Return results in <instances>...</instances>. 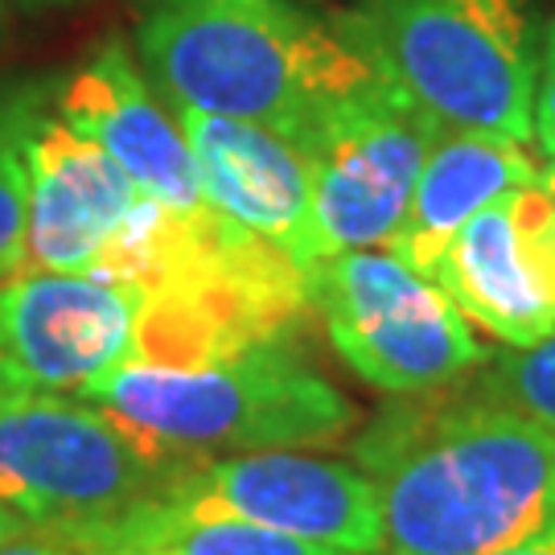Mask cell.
<instances>
[{
	"mask_svg": "<svg viewBox=\"0 0 555 555\" xmlns=\"http://www.w3.org/2000/svg\"><path fill=\"white\" fill-rule=\"evenodd\" d=\"M378 555H502L555 531V440L486 399L387 408L354 440Z\"/></svg>",
	"mask_w": 555,
	"mask_h": 555,
	"instance_id": "cell-1",
	"label": "cell"
},
{
	"mask_svg": "<svg viewBox=\"0 0 555 555\" xmlns=\"http://www.w3.org/2000/svg\"><path fill=\"white\" fill-rule=\"evenodd\" d=\"M137 62L173 116L243 119L293 144L378 75L354 17L325 25L293 0H140Z\"/></svg>",
	"mask_w": 555,
	"mask_h": 555,
	"instance_id": "cell-2",
	"label": "cell"
},
{
	"mask_svg": "<svg viewBox=\"0 0 555 555\" xmlns=\"http://www.w3.org/2000/svg\"><path fill=\"white\" fill-rule=\"evenodd\" d=\"M79 399L103 408L165 461L300 449L346 437L354 403L288 341H256L194 366L124 362Z\"/></svg>",
	"mask_w": 555,
	"mask_h": 555,
	"instance_id": "cell-3",
	"label": "cell"
},
{
	"mask_svg": "<svg viewBox=\"0 0 555 555\" xmlns=\"http://www.w3.org/2000/svg\"><path fill=\"white\" fill-rule=\"evenodd\" d=\"M354 25L440 128L535 144L531 0H362Z\"/></svg>",
	"mask_w": 555,
	"mask_h": 555,
	"instance_id": "cell-4",
	"label": "cell"
},
{
	"mask_svg": "<svg viewBox=\"0 0 555 555\" xmlns=\"http://www.w3.org/2000/svg\"><path fill=\"white\" fill-rule=\"evenodd\" d=\"M173 465L79 396L21 391L0 403V506L29 535L62 543L128 515Z\"/></svg>",
	"mask_w": 555,
	"mask_h": 555,
	"instance_id": "cell-5",
	"label": "cell"
},
{
	"mask_svg": "<svg viewBox=\"0 0 555 555\" xmlns=\"http://www.w3.org/2000/svg\"><path fill=\"white\" fill-rule=\"evenodd\" d=\"M309 305L341 362L391 396L437 391L490 358L453 300L387 247L330 256Z\"/></svg>",
	"mask_w": 555,
	"mask_h": 555,
	"instance_id": "cell-6",
	"label": "cell"
},
{
	"mask_svg": "<svg viewBox=\"0 0 555 555\" xmlns=\"http://www.w3.org/2000/svg\"><path fill=\"white\" fill-rule=\"evenodd\" d=\"M437 137V119L378 66L375 79L297 140L330 256L375 251L396 238Z\"/></svg>",
	"mask_w": 555,
	"mask_h": 555,
	"instance_id": "cell-7",
	"label": "cell"
},
{
	"mask_svg": "<svg viewBox=\"0 0 555 555\" xmlns=\"http://www.w3.org/2000/svg\"><path fill=\"white\" fill-rule=\"evenodd\" d=\"M153 498L181 515L238 518L334 552L378 555L383 547L371 477L297 449L178 461Z\"/></svg>",
	"mask_w": 555,
	"mask_h": 555,
	"instance_id": "cell-8",
	"label": "cell"
},
{
	"mask_svg": "<svg viewBox=\"0 0 555 555\" xmlns=\"http://www.w3.org/2000/svg\"><path fill=\"white\" fill-rule=\"evenodd\" d=\"M29 227L25 272H82L107 280L153 198L95 140L54 112H34L25 132Z\"/></svg>",
	"mask_w": 555,
	"mask_h": 555,
	"instance_id": "cell-9",
	"label": "cell"
},
{
	"mask_svg": "<svg viewBox=\"0 0 555 555\" xmlns=\"http://www.w3.org/2000/svg\"><path fill=\"white\" fill-rule=\"evenodd\" d=\"M137 288L82 272H21L0 284V346L29 391L79 396L137 358Z\"/></svg>",
	"mask_w": 555,
	"mask_h": 555,
	"instance_id": "cell-10",
	"label": "cell"
},
{
	"mask_svg": "<svg viewBox=\"0 0 555 555\" xmlns=\"http://www.w3.org/2000/svg\"><path fill=\"white\" fill-rule=\"evenodd\" d=\"M59 116L95 140L140 194L165 206L173 219L190 227H219L181 119L153 91L137 54L119 38L100 46L66 79Z\"/></svg>",
	"mask_w": 555,
	"mask_h": 555,
	"instance_id": "cell-11",
	"label": "cell"
},
{
	"mask_svg": "<svg viewBox=\"0 0 555 555\" xmlns=\"http://www.w3.org/2000/svg\"><path fill=\"white\" fill-rule=\"evenodd\" d=\"M178 119L198 160L210 210L235 231L272 247L297 268L305 284H313L330 247L313 215L305 153L288 137L243 119L202 112H181Z\"/></svg>",
	"mask_w": 555,
	"mask_h": 555,
	"instance_id": "cell-12",
	"label": "cell"
},
{
	"mask_svg": "<svg viewBox=\"0 0 555 555\" xmlns=\"http://www.w3.org/2000/svg\"><path fill=\"white\" fill-rule=\"evenodd\" d=\"M428 280L502 346H535L555 330V297L539 272L518 215V190L465 222Z\"/></svg>",
	"mask_w": 555,
	"mask_h": 555,
	"instance_id": "cell-13",
	"label": "cell"
},
{
	"mask_svg": "<svg viewBox=\"0 0 555 555\" xmlns=\"http://www.w3.org/2000/svg\"><path fill=\"white\" fill-rule=\"evenodd\" d=\"M539 181V160L531 144L494 132H453L440 128L433 153L420 169V181L408 202V215L399 222L387 251L416 268L420 276L433 272L449 238L486 210L490 202L527 190Z\"/></svg>",
	"mask_w": 555,
	"mask_h": 555,
	"instance_id": "cell-14",
	"label": "cell"
},
{
	"mask_svg": "<svg viewBox=\"0 0 555 555\" xmlns=\"http://www.w3.org/2000/svg\"><path fill=\"white\" fill-rule=\"evenodd\" d=\"M62 547L79 555H350L280 531H263L238 518L181 515L157 498L140 502L112 522L62 539Z\"/></svg>",
	"mask_w": 555,
	"mask_h": 555,
	"instance_id": "cell-15",
	"label": "cell"
},
{
	"mask_svg": "<svg viewBox=\"0 0 555 555\" xmlns=\"http://www.w3.org/2000/svg\"><path fill=\"white\" fill-rule=\"evenodd\" d=\"M481 366L469 396L527 416L555 440V330L535 346H506Z\"/></svg>",
	"mask_w": 555,
	"mask_h": 555,
	"instance_id": "cell-16",
	"label": "cell"
},
{
	"mask_svg": "<svg viewBox=\"0 0 555 555\" xmlns=\"http://www.w3.org/2000/svg\"><path fill=\"white\" fill-rule=\"evenodd\" d=\"M34 112H38L34 100L0 103V284L25 272V227H29L25 132Z\"/></svg>",
	"mask_w": 555,
	"mask_h": 555,
	"instance_id": "cell-17",
	"label": "cell"
},
{
	"mask_svg": "<svg viewBox=\"0 0 555 555\" xmlns=\"http://www.w3.org/2000/svg\"><path fill=\"white\" fill-rule=\"evenodd\" d=\"M518 215H522V231H527V243H531V256H535L539 272L547 280L555 297V202L543 198L539 185H527L518 190Z\"/></svg>",
	"mask_w": 555,
	"mask_h": 555,
	"instance_id": "cell-18",
	"label": "cell"
},
{
	"mask_svg": "<svg viewBox=\"0 0 555 555\" xmlns=\"http://www.w3.org/2000/svg\"><path fill=\"white\" fill-rule=\"evenodd\" d=\"M535 149L555 157V21L539 41V79H535Z\"/></svg>",
	"mask_w": 555,
	"mask_h": 555,
	"instance_id": "cell-19",
	"label": "cell"
},
{
	"mask_svg": "<svg viewBox=\"0 0 555 555\" xmlns=\"http://www.w3.org/2000/svg\"><path fill=\"white\" fill-rule=\"evenodd\" d=\"M0 555H79V552L62 547V543H54V539H41V535H29V531H25V535L0 543Z\"/></svg>",
	"mask_w": 555,
	"mask_h": 555,
	"instance_id": "cell-20",
	"label": "cell"
},
{
	"mask_svg": "<svg viewBox=\"0 0 555 555\" xmlns=\"http://www.w3.org/2000/svg\"><path fill=\"white\" fill-rule=\"evenodd\" d=\"M21 391H29V387H25V378L17 375V366H13L9 350L0 346V403H9V399L21 396Z\"/></svg>",
	"mask_w": 555,
	"mask_h": 555,
	"instance_id": "cell-21",
	"label": "cell"
},
{
	"mask_svg": "<svg viewBox=\"0 0 555 555\" xmlns=\"http://www.w3.org/2000/svg\"><path fill=\"white\" fill-rule=\"evenodd\" d=\"M502 555H555V531L527 539V543H518V547H511V552H502Z\"/></svg>",
	"mask_w": 555,
	"mask_h": 555,
	"instance_id": "cell-22",
	"label": "cell"
},
{
	"mask_svg": "<svg viewBox=\"0 0 555 555\" xmlns=\"http://www.w3.org/2000/svg\"><path fill=\"white\" fill-rule=\"evenodd\" d=\"M539 190H543V198L555 202V157H547V165H539Z\"/></svg>",
	"mask_w": 555,
	"mask_h": 555,
	"instance_id": "cell-23",
	"label": "cell"
},
{
	"mask_svg": "<svg viewBox=\"0 0 555 555\" xmlns=\"http://www.w3.org/2000/svg\"><path fill=\"white\" fill-rule=\"evenodd\" d=\"M25 535V527H21V518H13L4 506H0V543H9V539Z\"/></svg>",
	"mask_w": 555,
	"mask_h": 555,
	"instance_id": "cell-24",
	"label": "cell"
}]
</instances>
